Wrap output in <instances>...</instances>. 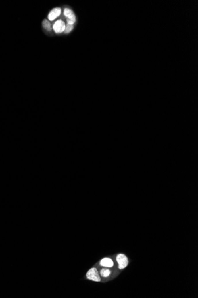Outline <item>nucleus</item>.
<instances>
[{"label":"nucleus","mask_w":198,"mask_h":298,"mask_svg":"<svg viewBox=\"0 0 198 298\" xmlns=\"http://www.w3.org/2000/svg\"><path fill=\"white\" fill-rule=\"evenodd\" d=\"M61 13V9L60 8H55L53 9L49 13L48 15V18L51 21L55 20L56 18H57Z\"/></svg>","instance_id":"obj_5"},{"label":"nucleus","mask_w":198,"mask_h":298,"mask_svg":"<svg viewBox=\"0 0 198 298\" xmlns=\"http://www.w3.org/2000/svg\"><path fill=\"white\" fill-rule=\"evenodd\" d=\"M65 28V23L61 20L56 21L53 26V30L55 31V32L56 33H61L64 32Z\"/></svg>","instance_id":"obj_4"},{"label":"nucleus","mask_w":198,"mask_h":298,"mask_svg":"<svg viewBox=\"0 0 198 298\" xmlns=\"http://www.w3.org/2000/svg\"><path fill=\"white\" fill-rule=\"evenodd\" d=\"M110 270L107 268H103L100 271V274L102 277H107L110 274Z\"/></svg>","instance_id":"obj_8"},{"label":"nucleus","mask_w":198,"mask_h":298,"mask_svg":"<svg viewBox=\"0 0 198 298\" xmlns=\"http://www.w3.org/2000/svg\"><path fill=\"white\" fill-rule=\"evenodd\" d=\"M116 261L118 264V267L122 269L125 268L128 264V259L124 254H119L116 257Z\"/></svg>","instance_id":"obj_2"},{"label":"nucleus","mask_w":198,"mask_h":298,"mask_svg":"<svg viewBox=\"0 0 198 298\" xmlns=\"http://www.w3.org/2000/svg\"><path fill=\"white\" fill-rule=\"evenodd\" d=\"M42 25H43V27H44V28L48 31H51L52 30V27H51V25L50 24V23L46 20H44L42 22Z\"/></svg>","instance_id":"obj_7"},{"label":"nucleus","mask_w":198,"mask_h":298,"mask_svg":"<svg viewBox=\"0 0 198 298\" xmlns=\"http://www.w3.org/2000/svg\"><path fill=\"white\" fill-rule=\"evenodd\" d=\"M72 29H73V25L67 24V26H65V28L64 32H65V33H70V32Z\"/></svg>","instance_id":"obj_9"},{"label":"nucleus","mask_w":198,"mask_h":298,"mask_svg":"<svg viewBox=\"0 0 198 298\" xmlns=\"http://www.w3.org/2000/svg\"><path fill=\"white\" fill-rule=\"evenodd\" d=\"M100 265L102 267H109L110 268L114 265V262L113 261L109 258H103L101 260L100 263Z\"/></svg>","instance_id":"obj_6"},{"label":"nucleus","mask_w":198,"mask_h":298,"mask_svg":"<svg viewBox=\"0 0 198 298\" xmlns=\"http://www.w3.org/2000/svg\"><path fill=\"white\" fill-rule=\"evenodd\" d=\"M87 278L89 280H93L94 282H100L101 278L98 273V271L96 268H92L89 270V271L86 274Z\"/></svg>","instance_id":"obj_1"},{"label":"nucleus","mask_w":198,"mask_h":298,"mask_svg":"<svg viewBox=\"0 0 198 298\" xmlns=\"http://www.w3.org/2000/svg\"><path fill=\"white\" fill-rule=\"evenodd\" d=\"M64 14L66 17H68L67 20L68 24L73 25V24L75 22V20H76L75 19V16L73 12L69 8H65Z\"/></svg>","instance_id":"obj_3"}]
</instances>
